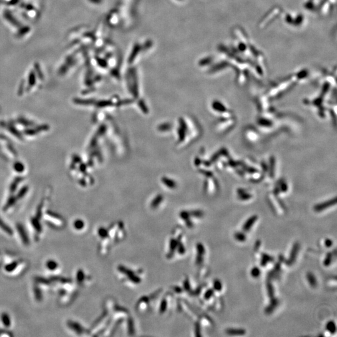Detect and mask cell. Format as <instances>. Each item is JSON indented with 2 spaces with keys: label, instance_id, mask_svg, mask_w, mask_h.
<instances>
[{
  "label": "cell",
  "instance_id": "28",
  "mask_svg": "<svg viewBox=\"0 0 337 337\" xmlns=\"http://www.w3.org/2000/svg\"><path fill=\"white\" fill-rule=\"evenodd\" d=\"M261 245V241L259 240H257L255 242V245H254V250H258L259 249V248H260Z\"/></svg>",
  "mask_w": 337,
  "mask_h": 337
},
{
  "label": "cell",
  "instance_id": "4",
  "mask_svg": "<svg viewBox=\"0 0 337 337\" xmlns=\"http://www.w3.org/2000/svg\"><path fill=\"white\" fill-rule=\"evenodd\" d=\"M196 252L197 255L195 257V263L197 265H201L204 261V255L205 254V248L204 245L201 243L196 244Z\"/></svg>",
  "mask_w": 337,
  "mask_h": 337
},
{
  "label": "cell",
  "instance_id": "29",
  "mask_svg": "<svg viewBox=\"0 0 337 337\" xmlns=\"http://www.w3.org/2000/svg\"><path fill=\"white\" fill-rule=\"evenodd\" d=\"M285 261H286V258H285L284 256L283 255H280L279 257V262L280 263H284Z\"/></svg>",
  "mask_w": 337,
  "mask_h": 337
},
{
  "label": "cell",
  "instance_id": "15",
  "mask_svg": "<svg viewBox=\"0 0 337 337\" xmlns=\"http://www.w3.org/2000/svg\"><path fill=\"white\" fill-rule=\"evenodd\" d=\"M234 236V239L240 242H244L247 240V236L243 232H236Z\"/></svg>",
  "mask_w": 337,
  "mask_h": 337
},
{
  "label": "cell",
  "instance_id": "7",
  "mask_svg": "<svg viewBox=\"0 0 337 337\" xmlns=\"http://www.w3.org/2000/svg\"><path fill=\"white\" fill-rule=\"evenodd\" d=\"M258 220V216L256 215H252L244 223L242 226V229L244 232H248L254 226L256 221Z\"/></svg>",
  "mask_w": 337,
  "mask_h": 337
},
{
  "label": "cell",
  "instance_id": "5",
  "mask_svg": "<svg viewBox=\"0 0 337 337\" xmlns=\"http://www.w3.org/2000/svg\"><path fill=\"white\" fill-rule=\"evenodd\" d=\"M281 264L280 262H276L273 267V269L272 270H271L269 274H268V280L272 281L273 280H276L278 279L281 274L282 272V267H281Z\"/></svg>",
  "mask_w": 337,
  "mask_h": 337
},
{
  "label": "cell",
  "instance_id": "3",
  "mask_svg": "<svg viewBox=\"0 0 337 337\" xmlns=\"http://www.w3.org/2000/svg\"><path fill=\"white\" fill-rule=\"evenodd\" d=\"M300 244L299 242H295L293 245L292 247L290 253L289 255V258L287 259V260H286V261H285V263H286V265L289 266H291L295 262L298 252L300 251Z\"/></svg>",
  "mask_w": 337,
  "mask_h": 337
},
{
  "label": "cell",
  "instance_id": "11",
  "mask_svg": "<svg viewBox=\"0 0 337 337\" xmlns=\"http://www.w3.org/2000/svg\"><path fill=\"white\" fill-rule=\"evenodd\" d=\"M274 261L273 257L270 255L269 254H267L266 253H262L261 254V265L263 267L267 266V265L269 263L273 262Z\"/></svg>",
  "mask_w": 337,
  "mask_h": 337
},
{
  "label": "cell",
  "instance_id": "12",
  "mask_svg": "<svg viewBox=\"0 0 337 337\" xmlns=\"http://www.w3.org/2000/svg\"><path fill=\"white\" fill-rule=\"evenodd\" d=\"M307 280L310 286L312 288H315L317 286V280L315 275L312 272H308L306 275Z\"/></svg>",
  "mask_w": 337,
  "mask_h": 337
},
{
  "label": "cell",
  "instance_id": "14",
  "mask_svg": "<svg viewBox=\"0 0 337 337\" xmlns=\"http://www.w3.org/2000/svg\"><path fill=\"white\" fill-rule=\"evenodd\" d=\"M326 328V331H328L331 334H334L335 333L336 331V324L335 323L332 321H328L325 326Z\"/></svg>",
  "mask_w": 337,
  "mask_h": 337
},
{
  "label": "cell",
  "instance_id": "21",
  "mask_svg": "<svg viewBox=\"0 0 337 337\" xmlns=\"http://www.w3.org/2000/svg\"><path fill=\"white\" fill-rule=\"evenodd\" d=\"M85 226V223L84 222L81 220H76L74 222V228L77 230H81L82 229H84Z\"/></svg>",
  "mask_w": 337,
  "mask_h": 337
},
{
  "label": "cell",
  "instance_id": "13",
  "mask_svg": "<svg viewBox=\"0 0 337 337\" xmlns=\"http://www.w3.org/2000/svg\"><path fill=\"white\" fill-rule=\"evenodd\" d=\"M266 287L267 290V294L268 296H269V297L270 298V299L275 297V290L271 281L269 280L267 282Z\"/></svg>",
  "mask_w": 337,
  "mask_h": 337
},
{
  "label": "cell",
  "instance_id": "25",
  "mask_svg": "<svg viewBox=\"0 0 337 337\" xmlns=\"http://www.w3.org/2000/svg\"><path fill=\"white\" fill-rule=\"evenodd\" d=\"M17 265H18V264H17L16 262H13V263L9 264V265H6V267H5V270L8 272H11L16 269V267H17Z\"/></svg>",
  "mask_w": 337,
  "mask_h": 337
},
{
  "label": "cell",
  "instance_id": "1",
  "mask_svg": "<svg viewBox=\"0 0 337 337\" xmlns=\"http://www.w3.org/2000/svg\"><path fill=\"white\" fill-rule=\"evenodd\" d=\"M183 230L177 228L172 232L167 245L166 257L169 259H174L183 257L186 253V247L184 243Z\"/></svg>",
  "mask_w": 337,
  "mask_h": 337
},
{
  "label": "cell",
  "instance_id": "18",
  "mask_svg": "<svg viewBox=\"0 0 337 337\" xmlns=\"http://www.w3.org/2000/svg\"><path fill=\"white\" fill-rule=\"evenodd\" d=\"M250 275H251L253 278L257 279L261 275V270L258 267H254L252 269L250 270Z\"/></svg>",
  "mask_w": 337,
  "mask_h": 337
},
{
  "label": "cell",
  "instance_id": "22",
  "mask_svg": "<svg viewBox=\"0 0 337 337\" xmlns=\"http://www.w3.org/2000/svg\"><path fill=\"white\" fill-rule=\"evenodd\" d=\"M214 290L213 289H209L205 291V293L204 294V298L205 300H210L214 295Z\"/></svg>",
  "mask_w": 337,
  "mask_h": 337
},
{
  "label": "cell",
  "instance_id": "2",
  "mask_svg": "<svg viewBox=\"0 0 337 337\" xmlns=\"http://www.w3.org/2000/svg\"><path fill=\"white\" fill-rule=\"evenodd\" d=\"M117 272L121 280L129 285L138 286L143 281L144 272L142 269L134 270L124 265H120L117 268Z\"/></svg>",
  "mask_w": 337,
  "mask_h": 337
},
{
  "label": "cell",
  "instance_id": "26",
  "mask_svg": "<svg viewBox=\"0 0 337 337\" xmlns=\"http://www.w3.org/2000/svg\"><path fill=\"white\" fill-rule=\"evenodd\" d=\"M77 280L78 281L79 283H82V281H83L84 279V273L83 271L82 270H79L78 272L77 273Z\"/></svg>",
  "mask_w": 337,
  "mask_h": 337
},
{
  "label": "cell",
  "instance_id": "27",
  "mask_svg": "<svg viewBox=\"0 0 337 337\" xmlns=\"http://www.w3.org/2000/svg\"><path fill=\"white\" fill-rule=\"evenodd\" d=\"M333 240H332L330 239H326L325 240L324 242V244L325 246L327 248H330L333 245Z\"/></svg>",
  "mask_w": 337,
  "mask_h": 337
},
{
  "label": "cell",
  "instance_id": "30",
  "mask_svg": "<svg viewBox=\"0 0 337 337\" xmlns=\"http://www.w3.org/2000/svg\"><path fill=\"white\" fill-rule=\"evenodd\" d=\"M35 293H36V298L38 300H39V299H40V298H41V293H40V292L39 291V290L36 289V290H35Z\"/></svg>",
  "mask_w": 337,
  "mask_h": 337
},
{
  "label": "cell",
  "instance_id": "6",
  "mask_svg": "<svg viewBox=\"0 0 337 337\" xmlns=\"http://www.w3.org/2000/svg\"><path fill=\"white\" fill-rule=\"evenodd\" d=\"M279 305V300L278 298L273 297L270 299V304L268 305L265 308V314L267 315L272 314L274 310Z\"/></svg>",
  "mask_w": 337,
  "mask_h": 337
},
{
  "label": "cell",
  "instance_id": "19",
  "mask_svg": "<svg viewBox=\"0 0 337 337\" xmlns=\"http://www.w3.org/2000/svg\"><path fill=\"white\" fill-rule=\"evenodd\" d=\"M223 285L221 281L219 279H215L213 282V289L214 291L220 292L222 290Z\"/></svg>",
  "mask_w": 337,
  "mask_h": 337
},
{
  "label": "cell",
  "instance_id": "24",
  "mask_svg": "<svg viewBox=\"0 0 337 337\" xmlns=\"http://www.w3.org/2000/svg\"><path fill=\"white\" fill-rule=\"evenodd\" d=\"M58 266V264H57L55 261H53V260L48 261L47 262V263H46V267L48 268V269L49 270H55L56 269H57Z\"/></svg>",
  "mask_w": 337,
  "mask_h": 337
},
{
  "label": "cell",
  "instance_id": "10",
  "mask_svg": "<svg viewBox=\"0 0 337 337\" xmlns=\"http://www.w3.org/2000/svg\"><path fill=\"white\" fill-rule=\"evenodd\" d=\"M17 229H18V232H19V234L22 240V241L23 242V243L25 245H28L29 244V239H28V237L27 236V232H26L24 227L21 226L20 224L17 225Z\"/></svg>",
  "mask_w": 337,
  "mask_h": 337
},
{
  "label": "cell",
  "instance_id": "8",
  "mask_svg": "<svg viewBox=\"0 0 337 337\" xmlns=\"http://www.w3.org/2000/svg\"><path fill=\"white\" fill-rule=\"evenodd\" d=\"M336 204V199L335 198H333V199L330 200L328 201L321 203V204H319L316 205L314 207V210L315 211L319 212H321L322 211L325 210L326 209L328 208V207H331L332 205H333L334 204Z\"/></svg>",
  "mask_w": 337,
  "mask_h": 337
},
{
  "label": "cell",
  "instance_id": "17",
  "mask_svg": "<svg viewBox=\"0 0 337 337\" xmlns=\"http://www.w3.org/2000/svg\"><path fill=\"white\" fill-rule=\"evenodd\" d=\"M0 229H2L5 233H6L8 235H12L13 232L12 230L10 228V227L7 226V225L0 219Z\"/></svg>",
  "mask_w": 337,
  "mask_h": 337
},
{
  "label": "cell",
  "instance_id": "23",
  "mask_svg": "<svg viewBox=\"0 0 337 337\" xmlns=\"http://www.w3.org/2000/svg\"><path fill=\"white\" fill-rule=\"evenodd\" d=\"M2 322L3 323L4 325L6 326H10L11 325V321H10V318L8 316V314H3L2 315Z\"/></svg>",
  "mask_w": 337,
  "mask_h": 337
},
{
  "label": "cell",
  "instance_id": "9",
  "mask_svg": "<svg viewBox=\"0 0 337 337\" xmlns=\"http://www.w3.org/2000/svg\"><path fill=\"white\" fill-rule=\"evenodd\" d=\"M226 333L230 336H242L246 333V331L244 328H227Z\"/></svg>",
  "mask_w": 337,
  "mask_h": 337
},
{
  "label": "cell",
  "instance_id": "16",
  "mask_svg": "<svg viewBox=\"0 0 337 337\" xmlns=\"http://www.w3.org/2000/svg\"><path fill=\"white\" fill-rule=\"evenodd\" d=\"M69 326L73 330H74L76 333H83L82 332H83V328H82V326L77 323H75L74 322H71L70 323H69Z\"/></svg>",
  "mask_w": 337,
  "mask_h": 337
},
{
  "label": "cell",
  "instance_id": "20",
  "mask_svg": "<svg viewBox=\"0 0 337 337\" xmlns=\"http://www.w3.org/2000/svg\"><path fill=\"white\" fill-rule=\"evenodd\" d=\"M333 261V254L331 252H328L326 254L325 258L323 261V265L325 267H328L330 265Z\"/></svg>",
  "mask_w": 337,
  "mask_h": 337
}]
</instances>
